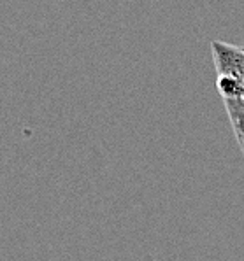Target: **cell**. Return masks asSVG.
Masks as SVG:
<instances>
[{"instance_id": "cell-5", "label": "cell", "mask_w": 244, "mask_h": 261, "mask_svg": "<svg viewBox=\"0 0 244 261\" xmlns=\"http://www.w3.org/2000/svg\"><path fill=\"white\" fill-rule=\"evenodd\" d=\"M242 49H244V46H242Z\"/></svg>"}, {"instance_id": "cell-2", "label": "cell", "mask_w": 244, "mask_h": 261, "mask_svg": "<svg viewBox=\"0 0 244 261\" xmlns=\"http://www.w3.org/2000/svg\"><path fill=\"white\" fill-rule=\"evenodd\" d=\"M225 111L229 114L232 130H234L235 140L239 144V149L244 154V98H234V100H223Z\"/></svg>"}, {"instance_id": "cell-4", "label": "cell", "mask_w": 244, "mask_h": 261, "mask_svg": "<svg viewBox=\"0 0 244 261\" xmlns=\"http://www.w3.org/2000/svg\"><path fill=\"white\" fill-rule=\"evenodd\" d=\"M242 98H244V79H242Z\"/></svg>"}, {"instance_id": "cell-1", "label": "cell", "mask_w": 244, "mask_h": 261, "mask_svg": "<svg viewBox=\"0 0 244 261\" xmlns=\"http://www.w3.org/2000/svg\"><path fill=\"white\" fill-rule=\"evenodd\" d=\"M214 67L218 75H234L237 79H244V49L234 44L213 41L211 42Z\"/></svg>"}, {"instance_id": "cell-3", "label": "cell", "mask_w": 244, "mask_h": 261, "mask_svg": "<svg viewBox=\"0 0 244 261\" xmlns=\"http://www.w3.org/2000/svg\"><path fill=\"white\" fill-rule=\"evenodd\" d=\"M216 90L223 96V100L242 98V81L234 75H218L216 77Z\"/></svg>"}]
</instances>
